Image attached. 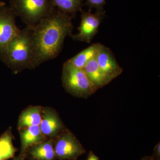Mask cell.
Segmentation results:
<instances>
[{
    "mask_svg": "<svg viewBox=\"0 0 160 160\" xmlns=\"http://www.w3.org/2000/svg\"><path fill=\"white\" fill-rule=\"evenodd\" d=\"M72 18L55 8L50 15L31 27L34 68L59 54L65 38L72 34Z\"/></svg>",
    "mask_w": 160,
    "mask_h": 160,
    "instance_id": "obj_1",
    "label": "cell"
},
{
    "mask_svg": "<svg viewBox=\"0 0 160 160\" xmlns=\"http://www.w3.org/2000/svg\"><path fill=\"white\" fill-rule=\"evenodd\" d=\"M2 61L15 71L34 68L30 26H26L12 40Z\"/></svg>",
    "mask_w": 160,
    "mask_h": 160,
    "instance_id": "obj_2",
    "label": "cell"
},
{
    "mask_svg": "<svg viewBox=\"0 0 160 160\" xmlns=\"http://www.w3.org/2000/svg\"><path fill=\"white\" fill-rule=\"evenodd\" d=\"M9 6L26 26H32L54 11L51 0H9Z\"/></svg>",
    "mask_w": 160,
    "mask_h": 160,
    "instance_id": "obj_3",
    "label": "cell"
},
{
    "mask_svg": "<svg viewBox=\"0 0 160 160\" xmlns=\"http://www.w3.org/2000/svg\"><path fill=\"white\" fill-rule=\"evenodd\" d=\"M62 81L66 91L79 97H89L98 90L83 69L73 67L66 62L63 65Z\"/></svg>",
    "mask_w": 160,
    "mask_h": 160,
    "instance_id": "obj_4",
    "label": "cell"
},
{
    "mask_svg": "<svg viewBox=\"0 0 160 160\" xmlns=\"http://www.w3.org/2000/svg\"><path fill=\"white\" fill-rule=\"evenodd\" d=\"M81 21L78 28V33L72 34L70 37L72 40L79 42L90 43L98 33L99 28L106 15L105 10H96L94 13L91 11L82 10Z\"/></svg>",
    "mask_w": 160,
    "mask_h": 160,
    "instance_id": "obj_5",
    "label": "cell"
},
{
    "mask_svg": "<svg viewBox=\"0 0 160 160\" xmlns=\"http://www.w3.org/2000/svg\"><path fill=\"white\" fill-rule=\"evenodd\" d=\"M17 16L9 6L0 7V59L2 61L9 42L20 32Z\"/></svg>",
    "mask_w": 160,
    "mask_h": 160,
    "instance_id": "obj_6",
    "label": "cell"
},
{
    "mask_svg": "<svg viewBox=\"0 0 160 160\" xmlns=\"http://www.w3.org/2000/svg\"><path fill=\"white\" fill-rule=\"evenodd\" d=\"M54 147L56 158L59 160H76L86 152L79 141L69 132L58 138Z\"/></svg>",
    "mask_w": 160,
    "mask_h": 160,
    "instance_id": "obj_7",
    "label": "cell"
},
{
    "mask_svg": "<svg viewBox=\"0 0 160 160\" xmlns=\"http://www.w3.org/2000/svg\"><path fill=\"white\" fill-rule=\"evenodd\" d=\"M100 68L111 82L123 72L112 52L109 48L101 45L96 58Z\"/></svg>",
    "mask_w": 160,
    "mask_h": 160,
    "instance_id": "obj_8",
    "label": "cell"
},
{
    "mask_svg": "<svg viewBox=\"0 0 160 160\" xmlns=\"http://www.w3.org/2000/svg\"><path fill=\"white\" fill-rule=\"evenodd\" d=\"M40 129L44 136L57 137L64 128L63 123L58 115L53 110L46 108L43 109Z\"/></svg>",
    "mask_w": 160,
    "mask_h": 160,
    "instance_id": "obj_9",
    "label": "cell"
},
{
    "mask_svg": "<svg viewBox=\"0 0 160 160\" xmlns=\"http://www.w3.org/2000/svg\"><path fill=\"white\" fill-rule=\"evenodd\" d=\"M20 135L21 142L20 155L23 158H25L31 146L43 142L45 139L39 126H29L21 129Z\"/></svg>",
    "mask_w": 160,
    "mask_h": 160,
    "instance_id": "obj_10",
    "label": "cell"
},
{
    "mask_svg": "<svg viewBox=\"0 0 160 160\" xmlns=\"http://www.w3.org/2000/svg\"><path fill=\"white\" fill-rule=\"evenodd\" d=\"M83 69L97 89L102 88L111 82L100 68L96 58L88 62Z\"/></svg>",
    "mask_w": 160,
    "mask_h": 160,
    "instance_id": "obj_11",
    "label": "cell"
},
{
    "mask_svg": "<svg viewBox=\"0 0 160 160\" xmlns=\"http://www.w3.org/2000/svg\"><path fill=\"white\" fill-rule=\"evenodd\" d=\"M28 152L31 157L35 160H55L54 143L51 140H44L31 146Z\"/></svg>",
    "mask_w": 160,
    "mask_h": 160,
    "instance_id": "obj_12",
    "label": "cell"
},
{
    "mask_svg": "<svg viewBox=\"0 0 160 160\" xmlns=\"http://www.w3.org/2000/svg\"><path fill=\"white\" fill-rule=\"evenodd\" d=\"M101 45L99 43L92 44L66 62L76 68L83 69L88 62L96 58Z\"/></svg>",
    "mask_w": 160,
    "mask_h": 160,
    "instance_id": "obj_13",
    "label": "cell"
},
{
    "mask_svg": "<svg viewBox=\"0 0 160 160\" xmlns=\"http://www.w3.org/2000/svg\"><path fill=\"white\" fill-rule=\"evenodd\" d=\"M42 108L32 106L24 110L20 115L18 123L19 129H22L31 126H40L42 122Z\"/></svg>",
    "mask_w": 160,
    "mask_h": 160,
    "instance_id": "obj_14",
    "label": "cell"
},
{
    "mask_svg": "<svg viewBox=\"0 0 160 160\" xmlns=\"http://www.w3.org/2000/svg\"><path fill=\"white\" fill-rule=\"evenodd\" d=\"M84 0H51L55 8L75 17L78 12L82 10Z\"/></svg>",
    "mask_w": 160,
    "mask_h": 160,
    "instance_id": "obj_15",
    "label": "cell"
},
{
    "mask_svg": "<svg viewBox=\"0 0 160 160\" xmlns=\"http://www.w3.org/2000/svg\"><path fill=\"white\" fill-rule=\"evenodd\" d=\"M10 132L6 131L0 137V160H7L14 156L18 149L12 143Z\"/></svg>",
    "mask_w": 160,
    "mask_h": 160,
    "instance_id": "obj_16",
    "label": "cell"
},
{
    "mask_svg": "<svg viewBox=\"0 0 160 160\" xmlns=\"http://www.w3.org/2000/svg\"><path fill=\"white\" fill-rule=\"evenodd\" d=\"M106 0H86V4L89 8V11L95 8L96 10H104V6L106 5Z\"/></svg>",
    "mask_w": 160,
    "mask_h": 160,
    "instance_id": "obj_17",
    "label": "cell"
},
{
    "mask_svg": "<svg viewBox=\"0 0 160 160\" xmlns=\"http://www.w3.org/2000/svg\"><path fill=\"white\" fill-rule=\"evenodd\" d=\"M152 158L155 160H160V143H158L153 149V153L152 155Z\"/></svg>",
    "mask_w": 160,
    "mask_h": 160,
    "instance_id": "obj_18",
    "label": "cell"
},
{
    "mask_svg": "<svg viewBox=\"0 0 160 160\" xmlns=\"http://www.w3.org/2000/svg\"><path fill=\"white\" fill-rule=\"evenodd\" d=\"M87 160H100L99 158L92 151H89L87 157Z\"/></svg>",
    "mask_w": 160,
    "mask_h": 160,
    "instance_id": "obj_19",
    "label": "cell"
},
{
    "mask_svg": "<svg viewBox=\"0 0 160 160\" xmlns=\"http://www.w3.org/2000/svg\"><path fill=\"white\" fill-rule=\"evenodd\" d=\"M141 160H155L152 156H144Z\"/></svg>",
    "mask_w": 160,
    "mask_h": 160,
    "instance_id": "obj_20",
    "label": "cell"
},
{
    "mask_svg": "<svg viewBox=\"0 0 160 160\" xmlns=\"http://www.w3.org/2000/svg\"><path fill=\"white\" fill-rule=\"evenodd\" d=\"M13 160H26L25 159V158H23L21 156H19L16 157L13 159Z\"/></svg>",
    "mask_w": 160,
    "mask_h": 160,
    "instance_id": "obj_21",
    "label": "cell"
},
{
    "mask_svg": "<svg viewBox=\"0 0 160 160\" xmlns=\"http://www.w3.org/2000/svg\"><path fill=\"white\" fill-rule=\"evenodd\" d=\"M6 3L5 2H2V1H0V7H2L4 5H6Z\"/></svg>",
    "mask_w": 160,
    "mask_h": 160,
    "instance_id": "obj_22",
    "label": "cell"
}]
</instances>
